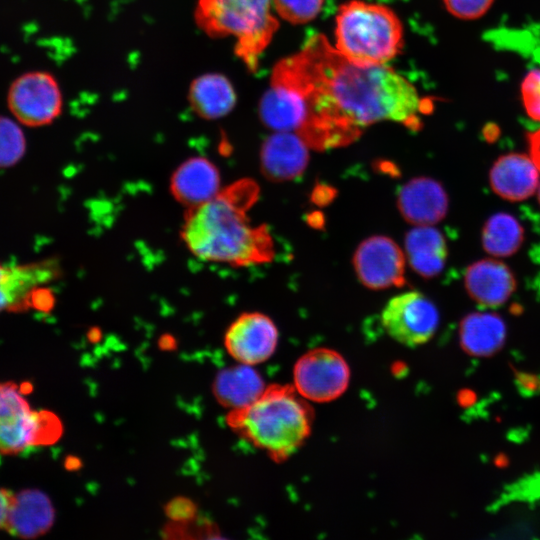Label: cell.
<instances>
[{
	"mask_svg": "<svg viewBox=\"0 0 540 540\" xmlns=\"http://www.w3.org/2000/svg\"><path fill=\"white\" fill-rule=\"evenodd\" d=\"M221 189L218 168L202 156L185 160L177 167L170 180L172 196L188 209L211 200Z\"/></svg>",
	"mask_w": 540,
	"mask_h": 540,
	"instance_id": "cell-15",
	"label": "cell"
},
{
	"mask_svg": "<svg viewBox=\"0 0 540 540\" xmlns=\"http://www.w3.org/2000/svg\"><path fill=\"white\" fill-rule=\"evenodd\" d=\"M405 257L421 277L432 278L445 266L448 249L443 234L431 226H416L405 236Z\"/></svg>",
	"mask_w": 540,
	"mask_h": 540,
	"instance_id": "cell-20",
	"label": "cell"
},
{
	"mask_svg": "<svg viewBox=\"0 0 540 540\" xmlns=\"http://www.w3.org/2000/svg\"><path fill=\"white\" fill-rule=\"evenodd\" d=\"M523 239L522 226L516 218L506 213L491 216L482 231L483 248L494 256L512 255L520 248Z\"/></svg>",
	"mask_w": 540,
	"mask_h": 540,
	"instance_id": "cell-24",
	"label": "cell"
},
{
	"mask_svg": "<svg viewBox=\"0 0 540 540\" xmlns=\"http://www.w3.org/2000/svg\"><path fill=\"white\" fill-rule=\"evenodd\" d=\"M309 162V146L295 132L275 131L262 143L260 168L270 181L284 182L300 177Z\"/></svg>",
	"mask_w": 540,
	"mask_h": 540,
	"instance_id": "cell-13",
	"label": "cell"
},
{
	"mask_svg": "<svg viewBox=\"0 0 540 540\" xmlns=\"http://www.w3.org/2000/svg\"><path fill=\"white\" fill-rule=\"evenodd\" d=\"M166 513L173 521H187L194 518L196 506L188 499L178 498L167 504Z\"/></svg>",
	"mask_w": 540,
	"mask_h": 540,
	"instance_id": "cell-29",
	"label": "cell"
},
{
	"mask_svg": "<svg viewBox=\"0 0 540 540\" xmlns=\"http://www.w3.org/2000/svg\"><path fill=\"white\" fill-rule=\"evenodd\" d=\"M61 275L56 258L28 263L0 262V313L49 310L54 302L48 285Z\"/></svg>",
	"mask_w": 540,
	"mask_h": 540,
	"instance_id": "cell-7",
	"label": "cell"
},
{
	"mask_svg": "<svg viewBox=\"0 0 540 540\" xmlns=\"http://www.w3.org/2000/svg\"><path fill=\"white\" fill-rule=\"evenodd\" d=\"M54 508L48 496L35 489L13 494L3 529L20 538L46 533L54 522Z\"/></svg>",
	"mask_w": 540,
	"mask_h": 540,
	"instance_id": "cell-16",
	"label": "cell"
},
{
	"mask_svg": "<svg viewBox=\"0 0 540 540\" xmlns=\"http://www.w3.org/2000/svg\"><path fill=\"white\" fill-rule=\"evenodd\" d=\"M6 102L10 113L22 125L42 127L54 122L63 109V95L55 76L32 70L10 84Z\"/></svg>",
	"mask_w": 540,
	"mask_h": 540,
	"instance_id": "cell-8",
	"label": "cell"
},
{
	"mask_svg": "<svg viewBox=\"0 0 540 540\" xmlns=\"http://www.w3.org/2000/svg\"><path fill=\"white\" fill-rule=\"evenodd\" d=\"M278 338V329L270 317L261 312H245L228 327L224 345L237 362L256 365L273 355Z\"/></svg>",
	"mask_w": 540,
	"mask_h": 540,
	"instance_id": "cell-12",
	"label": "cell"
},
{
	"mask_svg": "<svg viewBox=\"0 0 540 540\" xmlns=\"http://www.w3.org/2000/svg\"><path fill=\"white\" fill-rule=\"evenodd\" d=\"M259 197L251 179L233 182L211 200L189 208L181 238L198 259L235 267L263 264L274 258V243L266 225H253L249 209Z\"/></svg>",
	"mask_w": 540,
	"mask_h": 540,
	"instance_id": "cell-2",
	"label": "cell"
},
{
	"mask_svg": "<svg viewBox=\"0 0 540 540\" xmlns=\"http://www.w3.org/2000/svg\"><path fill=\"white\" fill-rule=\"evenodd\" d=\"M350 369L343 356L335 350L316 348L302 355L293 368L297 392L306 400L330 402L348 388Z\"/></svg>",
	"mask_w": 540,
	"mask_h": 540,
	"instance_id": "cell-9",
	"label": "cell"
},
{
	"mask_svg": "<svg viewBox=\"0 0 540 540\" xmlns=\"http://www.w3.org/2000/svg\"><path fill=\"white\" fill-rule=\"evenodd\" d=\"M531 158L540 170V129L528 134Z\"/></svg>",
	"mask_w": 540,
	"mask_h": 540,
	"instance_id": "cell-30",
	"label": "cell"
},
{
	"mask_svg": "<svg viewBox=\"0 0 540 540\" xmlns=\"http://www.w3.org/2000/svg\"><path fill=\"white\" fill-rule=\"evenodd\" d=\"M270 81L301 99L305 118L297 134L315 149L347 145L382 121L419 131L422 116L433 108L390 66L357 65L322 34L310 36L299 52L277 62Z\"/></svg>",
	"mask_w": 540,
	"mask_h": 540,
	"instance_id": "cell-1",
	"label": "cell"
},
{
	"mask_svg": "<svg viewBox=\"0 0 540 540\" xmlns=\"http://www.w3.org/2000/svg\"><path fill=\"white\" fill-rule=\"evenodd\" d=\"M325 0H273L277 14L292 24H303L315 19Z\"/></svg>",
	"mask_w": 540,
	"mask_h": 540,
	"instance_id": "cell-26",
	"label": "cell"
},
{
	"mask_svg": "<svg viewBox=\"0 0 540 540\" xmlns=\"http://www.w3.org/2000/svg\"><path fill=\"white\" fill-rule=\"evenodd\" d=\"M493 191L511 201L531 196L538 188L540 170L531 157L512 153L501 156L490 171Z\"/></svg>",
	"mask_w": 540,
	"mask_h": 540,
	"instance_id": "cell-18",
	"label": "cell"
},
{
	"mask_svg": "<svg viewBox=\"0 0 540 540\" xmlns=\"http://www.w3.org/2000/svg\"><path fill=\"white\" fill-rule=\"evenodd\" d=\"M521 95L528 116L540 122V69L531 70L525 76Z\"/></svg>",
	"mask_w": 540,
	"mask_h": 540,
	"instance_id": "cell-27",
	"label": "cell"
},
{
	"mask_svg": "<svg viewBox=\"0 0 540 540\" xmlns=\"http://www.w3.org/2000/svg\"><path fill=\"white\" fill-rule=\"evenodd\" d=\"M494 0H443L449 13L462 20H473L484 15Z\"/></svg>",
	"mask_w": 540,
	"mask_h": 540,
	"instance_id": "cell-28",
	"label": "cell"
},
{
	"mask_svg": "<svg viewBox=\"0 0 540 540\" xmlns=\"http://www.w3.org/2000/svg\"><path fill=\"white\" fill-rule=\"evenodd\" d=\"M403 25L389 7L361 0L342 4L336 15L335 48L360 65H384L404 45Z\"/></svg>",
	"mask_w": 540,
	"mask_h": 540,
	"instance_id": "cell-4",
	"label": "cell"
},
{
	"mask_svg": "<svg viewBox=\"0 0 540 540\" xmlns=\"http://www.w3.org/2000/svg\"><path fill=\"white\" fill-rule=\"evenodd\" d=\"M13 493L0 489V528L4 527Z\"/></svg>",
	"mask_w": 540,
	"mask_h": 540,
	"instance_id": "cell-31",
	"label": "cell"
},
{
	"mask_svg": "<svg viewBox=\"0 0 540 540\" xmlns=\"http://www.w3.org/2000/svg\"><path fill=\"white\" fill-rule=\"evenodd\" d=\"M270 5L271 0H198L195 21L212 38H234L236 55L254 72L279 26Z\"/></svg>",
	"mask_w": 540,
	"mask_h": 540,
	"instance_id": "cell-5",
	"label": "cell"
},
{
	"mask_svg": "<svg viewBox=\"0 0 540 540\" xmlns=\"http://www.w3.org/2000/svg\"><path fill=\"white\" fill-rule=\"evenodd\" d=\"M464 282L469 296L486 307L504 304L516 288V281L509 267L492 259L471 264L466 270Z\"/></svg>",
	"mask_w": 540,
	"mask_h": 540,
	"instance_id": "cell-17",
	"label": "cell"
},
{
	"mask_svg": "<svg viewBox=\"0 0 540 540\" xmlns=\"http://www.w3.org/2000/svg\"><path fill=\"white\" fill-rule=\"evenodd\" d=\"M397 208L408 223L431 226L445 217L448 196L438 181L429 177H416L398 189Z\"/></svg>",
	"mask_w": 540,
	"mask_h": 540,
	"instance_id": "cell-14",
	"label": "cell"
},
{
	"mask_svg": "<svg viewBox=\"0 0 540 540\" xmlns=\"http://www.w3.org/2000/svg\"><path fill=\"white\" fill-rule=\"evenodd\" d=\"M538 200H539V203H540V183L538 185Z\"/></svg>",
	"mask_w": 540,
	"mask_h": 540,
	"instance_id": "cell-32",
	"label": "cell"
},
{
	"mask_svg": "<svg viewBox=\"0 0 540 540\" xmlns=\"http://www.w3.org/2000/svg\"><path fill=\"white\" fill-rule=\"evenodd\" d=\"M226 420L236 434L278 462L309 437L313 411L294 386L274 384L251 404L230 410Z\"/></svg>",
	"mask_w": 540,
	"mask_h": 540,
	"instance_id": "cell-3",
	"label": "cell"
},
{
	"mask_svg": "<svg viewBox=\"0 0 540 540\" xmlns=\"http://www.w3.org/2000/svg\"><path fill=\"white\" fill-rule=\"evenodd\" d=\"M62 433L59 418L35 411L12 382L0 383V452L16 455L56 442Z\"/></svg>",
	"mask_w": 540,
	"mask_h": 540,
	"instance_id": "cell-6",
	"label": "cell"
},
{
	"mask_svg": "<svg viewBox=\"0 0 540 540\" xmlns=\"http://www.w3.org/2000/svg\"><path fill=\"white\" fill-rule=\"evenodd\" d=\"M188 101L199 117L215 120L225 117L234 109L237 95L233 84L225 75L210 72L191 82Z\"/></svg>",
	"mask_w": 540,
	"mask_h": 540,
	"instance_id": "cell-19",
	"label": "cell"
},
{
	"mask_svg": "<svg viewBox=\"0 0 540 540\" xmlns=\"http://www.w3.org/2000/svg\"><path fill=\"white\" fill-rule=\"evenodd\" d=\"M264 390L260 374L252 365L242 363L220 371L212 385L217 401L230 410L251 404Z\"/></svg>",
	"mask_w": 540,
	"mask_h": 540,
	"instance_id": "cell-22",
	"label": "cell"
},
{
	"mask_svg": "<svg viewBox=\"0 0 540 540\" xmlns=\"http://www.w3.org/2000/svg\"><path fill=\"white\" fill-rule=\"evenodd\" d=\"M435 304L418 291H407L392 297L381 313L382 326L397 342L415 347L428 342L439 326Z\"/></svg>",
	"mask_w": 540,
	"mask_h": 540,
	"instance_id": "cell-10",
	"label": "cell"
},
{
	"mask_svg": "<svg viewBox=\"0 0 540 540\" xmlns=\"http://www.w3.org/2000/svg\"><path fill=\"white\" fill-rule=\"evenodd\" d=\"M26 151V138L19 122L0 115V168L17 164Z\"/></svg>",
	"mask_w": 540,
	"mask_h": 540,
	"instance_id": "cell-25",
	"label": "cell"
},
{
	"mask_svg": "<svg viewBox=\"0 0 540 540\" xmlns=\"http://www.w3.org/2000/svg\"><path fill=\"white\" fill-rule=\"evenodd\" d=\"M405 261L399 245L383 235L363 240L352 260L359 281L372 290L402 287L406 283Z\"/></svg>",
	"mask_w": 540,
	"mask_h": 540,
	"instance_id": "cell-11",
	"label": "cell"
},
{
	"mask_svg": "<svg viewBox=\"0 0 540 540\" xmlns=\"http://www.w3.org/2000/svg\"><path fill=\"white\" fill-rule=\"evenodd\" d=\"M462 349L473 357H489L504 345L506 326L503 319L491 312H474L465 316L459 326Z\"/></svg>",
	"mask_w": 540,
	"mask_h": 540,
	"instance_id": "cell-21",
	"label": "cell"
},
{
	"mask_svg": "<svg viewBox=\"0 0 540 540\" xmlns=\"http://www.w3.org/2000/svg\"><path fill=\"white\" fill-rule=\"evenodd\" d=\"M262 123L273 131L297 133L303 125L305 113L301 99L286 86L270 81L259 102Z\"/></svg>",
	"mask_w": 540,
	"mask_h": 540,
	"instance_id": "cell-23",
	"label": "cell"
}]
</instances>
